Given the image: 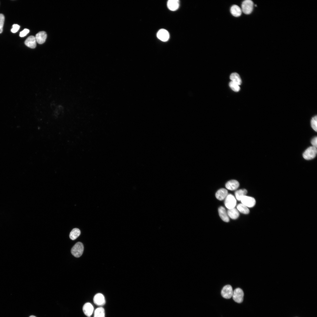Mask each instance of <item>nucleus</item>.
I'll use <instances>...</instances> for the list:
<instances>
[{"mask_svg": "<svg viewBox=\"0 0 317 317\" xmlns=\"http://www.w3.org/2000/svg\"><path fill=\"white\" fill-rule=\"evenodd\" d=\"M84 251V246L81 242H78L72 247L71 249L72 254L76 257H79L82 254Z\"/></svg>", "mask_w": 317, "mask_h": 317, "instance_id": "f257e3e1", "label": "nucleus"}, {"mask_svg": "<svg viewBox=\"0 0 317 317\" xmlns=\"http://www.w3.org/2000/svg\"><path fill=\"white\" fill-rule=\"evenodd\" d=\"M254 4L251 0H245L243 1L241 5L242 11L246 14H250L253 9Z\"/></svg>", "mask_w": 317, "mask_h": 317, "instance_id": "f03ea898", "label": "nucleus"}, {"mask_svg": "<svg viewBox=\"0 0 317 317\" xmlns=\"http://www.w3.org/2000/svg\"><path fill=\"white\" fill-rule=\"evenodd\" d=\"M317 153L316 148L313 146L308 147L304 151L303 156L304 159L310 160L314 158L316 156Z\"/></svg>", "mask_w": 317, "mask_h": 317, "instance_id": "7ed1b4c3", "label": "nucleus"}, {"mask_svg": "<svg viewBox=\"0 0 317 317\" xmlns=\"http://www.w3.org/2000/svg\"><path fill=\"white\" fill-rule=\"evenodd\" d=\"M224 203L225 206L227 209H232L235 208L236 205V200L233 195L229 194L225 198Z\"/></svg>", "mask_w": 317, "mask_h": 317, "instance_id": "20e7f679", "label": "nucleus"}, {"mask_svg": "<svg viewBox=\"0 0 317 317\" xmlns=\"http://www.w3.org/2000/svg\"><path fill=\"white\" fill-rule=\"evenodd\" d=\"M244 295V292L240 288H237L233 291L232 297L235 302L240 303L243 301Z\"/></svg>", "mask_w": 317, "mask_h": 317, "instance_id": "39448f33", "label": "nucleus"}, {"mask_svg": "<svg viewBox=\"0 0 317 317\" xmlns=\"http://www.w3.org/2000/svg\"><path fill=\"white\" fill-rule=\"evenodd\" d=\"M240 201L242 204L249 208L253 207L255 205L256 202L254 198L246 195L243 197Z\"/></svg>", "mask_w": 317, "mask_h": 317, "instance_id": "423d86ee", "label": "nucleus"}, {"mask_svg": "<svg viewBox=\"0 0 317 317\" xmlns=\"http://www.w3.org/2000/svg\"><path fill=\"white\" fill-rule=\"evenodd\" d=\"M233 291L232 287L230 285L225 286L222 288L221 291L222 296L226 299H230L232 297Z\"/></svg>", "mask_w": 317, "mask_h": 317, "instance_id": "0eeeda50", "label": "nucleus"}, {"mask_svg": "<svg viewBox=\"0 0 317 317\" xmlns=\"http://www.w3.org/2000/svg\"><path fill=\"white\" fill-rule=\"evenodd\" d=\"M157 37L160 40L163 41H166L169 38V34L168 32L166 30L162 29L160 30L157 34Z\"/></svg>", "mask_w": 317, "mask_h": 317, "instance_id": "6e6552de", "label": "nucleus"}, {"mask_svg": "<svg viewBox=\"0 0 317 317\" xmlns=\"http://www.w3.org/2000/svg\"><path fill=\"white\" fill-rule=\"evenodd\" d=\"M93 301L95 304L99 306H103L105 303L104 297L101 293H97L95 295Z\"/></svg>", "mask_w": 317, "mask_h": 317, "instance_id": "1a4fd4ad", "label": "nucleus"}, {"mask_svg": "<svg viewBox=\"0 0 317 317\" xmlns=\"http://www.w3.org/2000/svg\"><path fill=\"white\" fill-rule=\"evenodd\" d=\"M226 188L231 190H236L239 186V183L237 180H232L228 181L225 184Z\"/></svg>", "mask_w": 317, "mask_h": 317, "instance_id": "9d476101", "label": "nucleus"}, {"mask_svg": "<svg viewBox=\"0 0 317 317\" xmlns=\"http://www.w3.org/2000/svg\"><path fill=\"white\" fill-rule=\"evenodd\" d=\"M84 313L87 316H90L92 314L94 307L90 303H86L83 305L82 308Z\"/></svg>", "mask_w": 317, "mask_h": 317, "instance_id": "9b49d317", "label": "nucleus"}, {"mask_svg": "<svg viewBox=\"0 0 317 317\" xmlns=\"http://www.w3.org/2000/svg\"><path fill=\"white\" fill-rule=\"evenodd\" d=\"M25 45L31 48H34L36 45V41L35 36H31L28 37L24 42Z\"/></svg>", "mask_w": 317, "mask_h": 317, "instance_id": "f8f14e48", "label": "nucleus"}, {"mask_svg": "<svg viewBox=\"0 0 317 317\" xmlns=\"http://www.w3.org/2000/svg\"><path fill=\"white\" fill-rule=\"evenodd\" d=\"M47 34L44 31L38 33L35 37L36 42L39 44H42L45 42L47 38Z\"/></svg>", "mask_w": 317, "mask_h": 317, "instance_id": "ddd939ff", "label": "nucleus"}, {"mask_svg": "<svg viewBox=\"0 0 317 317\" xmlns=\"http://www.w3.org/2000/svg\"><path fill=\"white\" fill-rule=\"evenodd\" d=\"M167 6L168 9L172 11L177 10L179 6V1L178 0H169L168 1Z\"/></svg>", "mask_w": 317, "mask_h": 317, "instance_id": "4468645a", "label": "nucleus"}, {"mask_svg": "<svg viewBox=\"0 0 317 317\" xmlns=\"http://www.w3.org/2000/svg\"><path fill=\"white\" fill-rule=\"evenodd\" d=\"M228 195V191L225 189L221 188L218 190L215 194L216 198L220 200H224Z\"/></svg>", "mask_w": 317, "mask_h": 317, "instance_id": "2eb2a0df", "label": "nucleus"}, {"mask_svg": "<svg viewBox=\"0 0 317 317\" xmlns=\"http://www.w3.org/2000/svg\"><path fill=\"white\" fill-rule=\"evenodd\" d=\"M218 211L219 216L222 220L226 222H228L229 219L225 208L222 206L220 207Z\"/></svg>", "mask_w": 317, "mask_h": 317, "instance_id": "dca6fc26", "label": "nucleus"}, {"mask_svg": "<svg viewBox=\"0 0 317 317\" xmlns=\"http://www.w3.org/2000/svg\"><path fill=\"white\" fill-rule=\"evenodd\" d=\"M230 11L233 16L236 17L240 16L242 13L241 9L236 5H234L231 7Z\"/></svg>", "mask_w": 317, "mask_h": 317, "instance_id": "f3484780", "label": "nucleus"}, {"mask_svg": "<svg viewBox=\"0 0 317 317\" xmlns=\"http://www.w3.org/2000/svg\"><path fill=\"white\" fill-rule=\"evenodd\" d=\"M227 214L229 217L233 219H237L239 215L238 210L235 208L228 209Z\"/></svg>", "mask_w": 317, "mask_h": 317, "instance_id": "a211bd4d", "label": "nucleus"}, {"mask_svg": "<svg viewBox=\"0 0 317 317\" xmlns=\"http://www.w3.org/2000/svg\"><path fill=\"white\" fill-rule=\"evenodd\" d=\"M230 79L232 81L239 85L242 83V81L240 76L237 73L234 72L232 73L230 75Z\"/></svg>", "mask_w": 317, "mask_h": 317, "instance_id": "6ab92c4d", "label": "nucleus"}, {"mask_svg": "<svg viewBox=\"0 0 317 317\" xmlns=\"http://www.w3.org/2000/svg\"><path fill=\"white\" fill-rule=\"evenodd\" d=\"M247 193V190L243 189L236 190L235 192V195L237 200L240 201L242 197L246 195Z\"/></svg>", "mask_w": 317, "mask_h": 317, "instance_id": "aec40b11", "label": "nucleus"}, {"mask_svg": "<svg viewBox=\"0 0 317 317\" xmlns=\"http://www.w3.org/2000/svg\"><path fill=\"white\" fill-rule=\"evenodd\" d=\"M80 234V230L78 228H75L73 229L70 233L69 237L71 240H74L77 238Z\"/></svg>", "mask_w": 317, "mask_h": 317, "instance_id": "412c9836", "label": "nucleus"}, {"mask_svg": "<svg viewBox=\"0 0 317 317\" xmlns=\"http://www.w3.org/2000/svg\"><path fill=\"white\" fill-rule=\"evenodd\" d=\"M94 317H105V311L102 307L96 308L94 311Z\"/></svg>", "mask_w": 317, "mask_h": 317, "instance_id": "4be33fe9", "label": "nucleus"}, {"mask_svg": "<svg viewBox=\"0 0 317 317\" xmlns=\"http://www.w3.org/2000/svg\"><path fill=\"white\" fill-rule=\"evenodd\" d=\"M237 210L240 213L244 214H248L249 212V210L248 207L244 204H238L237 207Z\"/></svg>", "mask_w": 317, "mask_h": 317, "instance_id": "5701e85b", "label": "nucleus"}, {"mask_svg": "<svg viewBox=\"0 0 317 317\" xmlns=\"http://www.w3.org/2000/svg\"><path fill=\"white\" fill-rule=\"evenodd\" d=\"M317 115L312 117L311 121V126L313 129L316 131L317 130Z\"/></svg>", "mask_w": 317, "mask_h": 317, "instance_id": "b1692460", "label": "nucleus"}, {"mask_svg": "<svg viewBox=\"0 0 317 317\" xmlns=\"http://www.w3.org/2000/svg\"><path fill=\"white\" fill-rule=\"evenodd\" d=\"M229 85L230 88L235 92H238L240 89L239 85L232 81L230 82Z\"/></svg>", "mask_w": 317, "mask_h": 317, "instance_id": "393cba45", "label": "nucleus"}, {"mask_svg": "<svg viewBox=\"0 0 317 317\" xmlns=\"http://www.w3.org/2000/svg\"><path fill=\"white\" fill-rule=\"evenodd\" d=\"M4 16L2 14H0V33L3 31V27L4 21Z\"/></svg>", "mask_w": 317, "mask_h": 317, "instance_id": "a878e982", "label": "nucleus"}, {"mask_svg": "<svg viewBox=\"0 0 317 317\" xmlns=\"http://www.w3.org/2000/svg\"><path fill=\"white\" fill-rule=\"evenodd\" d=\"M20 27V26L18 24H14L12 26V28L11 29V31L13 33H15L18 30Z\"/></svg>", "mask_w": 317, "mask_h": 317, "instance_id": "bb28decb", "label": "nucleus"}, {"mask_svg": "<svg viewBox=\"0 0 317 317\" xmlns=\"http://www.w3.org/2000/svg\"><path fill=\"white\" fill-rule=\"evenodd\" d=\"M29 32V30L27 29H24L20 32L19 36L21 37H23L26 36Z\"/></svg>", "mask_w": 317, "mask_h": 317, "instance_id": "cd10ccee", "label": "nucleus"}, {"mask_svg": "<svg viewBox=\"0 0 317 317\" xmlns=\"http://www.w3.org/2000/svg\"><path fill=\"white\" fill-rule=\"evenodd\" d=\"M311 143L312 146L317 148V138L316 136L313 138L311 141Z\"/></svg>", "mask_w": 317, "mask_h": 317, "instance_id": "c85d7f7f", "label": "nucleus"}, {"mask_svg": "<svg viewBox=\"0 0 317 317\" xmlns=\"http://www.w3.org/2000/svg\"><path fill=\"white\" fill-rule=\"evenodd\" d=\"M29 317H36L34 316L31 315V316H30Z\"/></svg>", "mask_w": 317, "mask_h": 317, "instance_id": "c756f323", "label": "nucleus"}]
</instances>
